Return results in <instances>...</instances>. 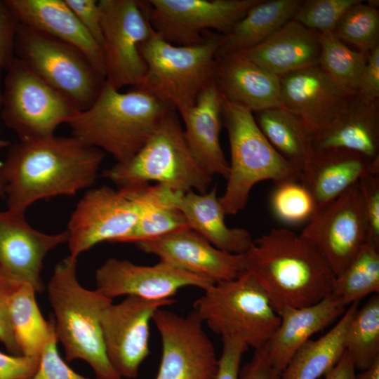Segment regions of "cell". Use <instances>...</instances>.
<instances>
[{
    "instance_id": "15",
    "label": "cell",
    "mask_w": 379,
    "mask_h": 379,
    "mask_svg": "<svg viewBox=\"0 0 379 379\" xmlns=\"http://www.w3.org/2000/svg\"><path fill=\"white\" fill-rule=\"evenodd\" d=\"M152 321L162 347L155 379H215L218 359L203 322L194 311L183 317L161 308Z\"/></svg>"
},
{
    "instance_id": "18",
    "label": "cell",
    "mask_w": 379,
    "mask_h": 379,
    "mask_svg": "<svg viewBox=\"0 0 379 379\" xmlns=\"http://www.w3.org/2000/svg\"><path fill=\"white\" fill-rule=\"evenodd\" d=\"M135 244L159 261L214 284L234 279L246 271L245 254L224 252L190 228Z\"/></svg>"
},
{
    "instance_id": "49",
    "label": "cell",
    "mask_w": 379,
    "mask_h": 379,
    "mask_svg": "<svg viewBox=\"0 0 379 379\" xmlns=\"http://www.w3.org/2000/svg\"><path fill=\"white\" fill-rule=\"evenodd\" d=\"M355 369L350 354L345 350L336 365L319 379H355Z\"/></svg>"
},
{
    "instance_id": "4",
    "label": "cell",
    "mask_w": 379,
    "mask_h": 379,
    "mask_svg": "<svg viewBox=\"0 0 379 379\" xmlns=\"http://www.w3.org/2000/svg\"><path fill=\"white\" fill-rule=\"evenodd\" d=\"M77 258L69 255L61 260L47 286L58 341L67 361H85L97 379H121L107 359L100 324L103 310L113 300L96 289L83 287L77 279Z\"/></svg>"
},
{
    "instance_id": "46",
    "label": "cell",
    "mask_w": 379,
    "mask_h": 379,
    "mask_svg": "<svg viewBox=\"0 0 379 379\" xmlns=\"http://www.w3.org/2000/svg\"><path fill=\"white\" fill-rule=\"evenodd\" d=\"M356 95L366 102L379 100V46L368 54Z\"/></svg>"
},
{
    "instance_id": "13",
    "label": "cell",
    "mask_w": 379,
    "mask_h": 379,
    "mask_svg": "<svg viewBox=\"0 0 379 379\" xmlns=\"http://www.w3.org/2000/svg\"><path fill=\"white\" fill-rule=\"evenodd\" d=\"M138 215L133 190H114L106 185L88 189L68 222L69 255L78 258L103 241L121 243L134 228Z\"/></svg>"
},
{
    "instance_id": "17",
    "label": "cell",
    "mask_w": 379,
    "mask_h": 379,
    "mask_svg": "<svg viewBox=\"0 0 379 379\" xmlns=\"http://www.w3.org/2000/svg\"><path fill=\"white\" fill-rule=\"evenodd\" d=\"M95 283V289L110 299L126 295L149 300L173 298L185 287L204 291L214 284L161 261L151 266L140 265L116 258L107 259L97 269Z\"/></svg>"
},
{
    "instance_id": "1",
    "label": "cell",
    "mask_w": 379,
    "mask_h": 379,
    "mask_svg": "<svg viewBox=\"0 0 379 379\" xmlns=\"http://www.w3.org/2000/svg\"><path fill=\"white\" fill-rule=\"evenodd\" d=\"M105 156L72 135L10 144L0 169L7 210L25 214L40 199L91 188Z\"/></svg>"
},
{
    "instance_id": "37",
    "label": "cell",
    "mask_w": 379,
    "mask_h": 379,
    "mask_svg": "<svg viewBox=\"0 0 379 379\" xmlns=\"http://www.w3.org/2000/svg\"><path fill=\"white\" fill-rule=\"evenodd\" d=\"M366 54L379 46V9L361 0L342 16L333 32Z\"/></svg>"
},
{
    "instance_id": "26",
    "label": "cell",
    "mask_w": 379,
    "mask_h": 379,
    "mask_svg": "<svg viewBox=\"0 0 379 379\" xmlns=\"http://www.w3.org/2000/svg\"><path fill=\"white\" fill-rule=\"evenodd\" d=\"M312 145L314 150L342 148L379 158V100L348 96L337 116L313 135Z\"/></svg>"
},
{
    "instance_id": "45",
    "label": "cell",
    "mask_w": 379,
    "mask_h": 379,
    "mask_svg": "<svg viewBox=\"0 0 379 379\" xmlns=\"http://www.w3.org/2000/svg\"><path fill=\"white\" fill-rule=\"evenodd\" d=\"M78 20L101 45L102 34L99 4L95 0H65Z\"/></svg>"
},
{
    "instance_id": "31",
    "label": "cell",
    "mask_w": 379,
    "mask_h": 379,
    "mask_svg": "<svg viewBox=\"0 0 379 379\" xmlns=\"http://www.w3.org/2000/svg\"><path fill=\"white\" fill-rule=\"evenodd\" d=\"M358 307L359 302L351 304L326 334L302 345L281 373V379H319L333 368L345 350L346 333Z\"/></svg>"
},
{
    "instance_id": "9",
    "label": "cell",
    "mask_w": 379,
    "mask_h": 379,
    "mask_svg": "<svg viewBox=\"0 0 379 379\" xmlns=\"http://www.w3.org/2000/svg\"><path fill=\"white\" fill-rule=\"evenodd\" d=\"M14 55L79 111L93 104L105 81L79 50L20 23Z\"/></svg>"
},
{
    "instance_id": "40",
    "label": "cell",
    "mask_w": 379,
    "mask_h": 379,
    "mask_svg": "<svg viewBox=\"0 0 379 379\" xmlns=\"http://www.w3.org/2000/svg\"><path fill=\"white\" fill-rule=\"evenodd\" d=\"M58 339L53 332L39 357L38 368L30 379H91L72 369L60 355Z\"/></svg>"
},
{
    "instance_id": "21",
    "label": "cell",
    "mask_w": 379,
    "mask_h": 379,
    "mask_svg": "<svg viewBox=\"0 0 379 379\" xmlns=\"http://www.w3.org/2000/svg\"><path fill=\"white\" fill-rule=\"evenodd\" d=\"M368 175H379V158L347 149H324L314 150L300 182L312 196L314 213Z\"/></svg>"
},
{
    "instance_id": "7",
    "label": "cell",
    "mask_w": 379,
    "mask_h": 379,
    "mask_svg": "<svg viewBox=\"0 0 379 379\" xmlns=\"http://www.w3.org/2000/svg\"><path fill=\"white\" fill-rule=\"evenodd\" d=\"M225 35L212 31L193 46L171 44L152 29L140 47L147 72L140 87L153 93L178 113L192 107L212 79L218 50Z\"/></svg>"
},
{
    "instance_id": "35",
    "label": "cell",
    "mask_w": 379,
    "mask_h": 379,
    "mask_svg": "<svg viewBox=\"0 0 379 379\" xmlns=\"http://www.w3.org/2000/svg\"><path fill=\"white\" fill-rule=\"evenodd\" d=\"M379 293V248L365 243L336 277L331 295L346 307Z\"/></svg>"
},
{
    "instance_id": "23",
    "label": "cell",
    "mask_w": 379,
    "mask_h": 379,
    "mask_svg": "<svg viewBox=\"0 0 379 379\" xmlns=\"http://www.w3.org/2000/svg\"><path fill=\"white\" fill-rule=\"evenodd\" d=\"M222 96L213 79L199 92L194 105L180 113L187 145L198 164L213 177L225 180L230 172L220 142Z\"/></svg>"
},
{
    "instance_id": "3",
    "label": "cell",
    "mask_w": 379,
    "mask_h": 379,
    "mask_svg": "<svg viewBox=\"0 0 379 379\" xmlns=\"http://www.w3.org/2000/svg\"><path fill=\"white\" fill-rule=\"evenodd\" d=\"M171 109L142 87L121 92L105 81L93 104L67 124L72 136L123 163L143 147Z\"/></svg>"
},
{
    "instance_id": "16",
    "label": "cell",
    "mask_w": 379,
    "mask_h": 379,
    "mask_svg": "<svg viewBox=\"0 0 379 379\" xmlns=\"http://www.w3.org/2000/svg\"><path fill=\"white\" fill-rule=\"evenodd\" d=\"M175 301L126 296L121 302H112L105 308L100 319L104 346L111 366L121 379L138 377L142 363L150 354V321L158 310Z\"/></svg>"
},
{
    "instance_id": "2",
    "label": "cell",
    "mask_w": 379,
    "mask_h": 379,
    "mask_svg": "<svg viewBox=\"0 0 379 379\" xmlns=\"http://www.w3.org/2000/svg\"><path fill=\"white\" fill-rule=\"evenodd\" d=\"M248 272L278 312L331 295L336 276L319 251L300 234L274 228L253 240L245 253Z\"/></svg>"
},
{
    "instance_id": "5",
    "label": "cell",
    "mask_w": 379,
    "mask_h": 379,
    "mask_svg": "<svg viewBox=\"0 0 379 379\" xmlns=\"http://www.w3.org/2000/svg\"><path fill=\"white\" fill-rule=\"evenodd\" d=\"M101 175L119 190L135 189L154 181L181 193L206 192L213 180L192 155L173 109L131 159L116 163Z\"/></svg>"
},
{
    "instance_id": "34",
    "label": "cell",
    "mask_w": 379,
    "mask_h": 379,
    "mask_svg": "<svg viewBox=\"0 0 379 379\" xmlns=\"http://www.w3.org/2000/svg\"><path fill=\"white\" fill-rule=\"evenodd\" d=\"M318 65L347 96L356 95L368 54L353 50L333 32L321 33Z\"/></svg>"
},
{
    "instance_id": "43",
    "label": "cell",
    "mask_w": 379,
    "mask_h": 379,
    "mask_svg": "<svg viewBox=\"0 0 379 379\" xmlns=\"http://www.w3.org/2000/svg\"><path fill=\"white\" fill-rule=\"evenodd\" d=\"M222 347L215 379H239L241 361L248 346L241 339L223 336Z\"/></svg>"
},
{
    "instance_id": "33",
    "label": "cell",
    "mask_w": 379,
    "mask_h": 379,
    "mask_svg": "<svg viewBox=\"0 0 379 379\" xmlns=\"http://www.w3.org/2000/svg\"><path fill=\"white\" fill-rule=\"evenodd\" d=\"M36 293L30 284L22 283L11 298L9 315L20 354L39 359L55 326L54 320L46 321L42 316Z\"/></svg>"
},
{
    "instance_id": "30",
    "label": "cell",
    "mask_w": 379,
    "mask_h": 379,
    "mask_svg": "<svg viewBox=\"0 0 379 379\" xmlns=\"http://www.w3.org/2000/svg\"><path fill=\"white\" fill-rule=\"evenodd\" d=\"M303 0H260L225 35L216 57L239 53L266 40L293 19Z\"/></svg>"
},
{
    "instance_id": "20",
    "label": "cell",
    "mask_w": 379,
    "mask_h": 379,
    "mask_svg": "<svg viewBox=\"0 0 379 379\" xmlns=\"http://www.w3.org/2000/svg\"><path fill=\"white\" fill-rule=\"evenodd\" d=\"M282 107L315 135L340 112L346 95L317 65L279 77Z\"/></svg>"
},
{
    "instance_id": "19",
    "label": "cell",
    "mask_w": 379,
    "mask_h": 379,
    "mask_svg": "<svg viewBox=\"0 0 379 379\" xmlns=\"http://www.w3.org/2000/svg\"><path fill=\"white\" fill-rule=\"evenodd\" d=\"M67 238V230L46 234L32 227L25 214L0 211V270L18 281L30 284L36 293L43 292L44 259Z\"/></svg>"
},
{
    "instance_id": "27",
    "label": "cell",
    "mask_w": 379,
    "mask_h": 379,
    "mask_svg": "<svg viewBox=\"0 0 379 379\" xmlns=\"http://www.w3.org/2000/svg\"><path fill=\"white\" fill-rule=\"evenodd\" d=\"M345 311V307L331 295L309 306L281 310L279 324L267 343L269 359L277 372L281 374L302 345Z\"/></svg>"
},
{
    "instance_id": "25",
    "label": "cell",
    "mask_w": 379,
    "mask_h": 379,
    "mask_svg": "<svg viewBox=\"0 0 379 379\" xmlns=\"http://www.w3.org/2000/svg\"><path fill=\"white\" fill-rule=\"evenodd\" d=\"M320 35L293 18L259 45L237 54L280 77L318 65Z\"/></svg>"
},
{
    "instance_id": "10",
    "label": "cell",
    "mask_w": 379,
    "mask_h": 379,
    "mask_svg": "<svg viewBox=\"0 0 379 379\" xmlns=\"http://www.w3.org/2000/svg\"><path fill=\"white\" fill-rule=\"evenodd\" d=\"M5 70L0 120L19 141L51 137L59 125L67 124L79 111L16 57Z\"/></svg>"
},
{
    "instance_id": "48",
    "label": "cell",
    "mask_w": 379,
    "mask_h": 379,
    "mask_svg": "<svg viewBox=\"0 0 379 379\" xmlns=\"http://www.w3.org/2000/svg\"><path fill=\"white\" fill-rule=\"evenodd\" d=\"M239 379H281L269 359L267 344L255 350L251 359L240 368Z\"/></svg>"
},
{
    "instance_id": "51",
    "label": "cell",
    "mask_w": 379,
    "mask_h": 379,
    "mask_svg": "<svg viewBox=\"0 0 379 379\" xmlns=\"http://www.w3.org/2000/svg\"><path fill=\"white\" fill-rule=\"evenodd\" d=\"M10 144L11 143H10L9 141H7V140H3V139H0V149H1L3 148L8 147ZM1 162L0 161V168H1Z\"/></svg>"
},
{
    "instance_id": "44",
    "label": "cell",
    "mask_w": 379,
    "mask_h": 379,
    "mask_svg": "<svg viewBox=\"0 0 379 379\" xmlns=\"http://www.w3.org/2000/svg\"><path fill=\"white\" fill-rule=\"evenodd\" d=\"M18 24L5 0H0V111L2 98L1 72L6 69L15 57L14 44Z\"/></svg>"
},
{
    "instance_id": "41",
    "label": "cell",
    "mask_w": 379,
    "mask_h": 379,
    "mask_svg": "<svg viewBox=\"0 0 379 379\" xmlns=\"http://www.w3.org/2000/svg\"><path fill=\"white\" fill-rule=\"evenodd\" d=\"M367 220L366 243L379 248V175H368L359 180Z\"/></svg>"
},
{
    "instance_id": "47",
    "label": "cell",
    "mask_w": 379,
    "mask_h": 379,
    "mask_svg": "<svg viewBox=\"0 0 379 379\" xmlns=\"http://www.w3.org/2000/svg\"><path fill=\"white\" fill-rule=\"evenodd\" d=\"M39 359L24 355L5 354L0 351V379H30Z\"/></svg>"
},
{
    "instance_id": "29",
    "label": "cell",
    "mask_w": 379,
    "mask_h": 379,
    "mask_svg": "<svg viewBox=\"0 0 379 379\" xmlns=\"http://www.w3.org/2000/svg\"><path fill=\"white\" fill-rule=\"evenodd\" d=\"M131 190L138 202L139 215L134 228L121 243L136 244L190 228L178 207L182 193L160 184Z\"/></svg>"
},
{
    "instance_id": "28",
    "label": "cell",
    "mask_w": 379,
    "mask_h": 379,
    "mask_svg": "<svg viewBox=\"0 0 379 379\" xmlns=\"http://www.w3.org/2000/svg\"><path fill=\"white\" fill-rule=\"evenodd\" d=\"M178 207L190 230L217 248L231 254H245L253 239L241 227H229L217 195V187L204 193L189 191L180 195Z\"/></svg>"
},
{
    "instance_id": "8",
    "label": "cell",
    "mask_w": 379,
    "mask_h": 379,
    "mask_svg": "<svg viewBox=\"0 0 379 379\" xmlns=\"http://www.w3.org/2000/svg\"><path fill=\"white\" fill-rule=\"evenodd\" d=\"M215 334L241 339L258 349L277 330L280 318L267 296L247 271L215 283L193 302V310Z\"/></svg>"
},
{
    "instance_id": "32",
    "label": "cell",
    "mask_w": 379,
    "mask_h": 379,
    "mask_svg": "<svg viewBox=\"0 0 379 379\" xmlns=\"http://www.w3.org/2000/svg\"><path fill=\"white\" fill-rule=\"evenodd\" d=\"M255 120L275 150L300 173L313 153V134L294 114L283 107L254 112Z\"/></svg>"
},
{
    "instance_id": "6",
    "label": "cell",
    "mask_w": 379,
    "mask_h": 379,
    "mask_svg": "<svg viewBox=\"0 0 379 379\" xmlns=\"http://www.w3.org/2000/svg\"><path fill=\"white\" fill-rule=\"evenodd\" d=\"M222 99V121L228 135L231 161L225 191L219 200L226 215H235L245 208L258 182L270 180L279 186L298 182L300 173L269 142L251 111Z\"/></svg>"
},
{
    "instance_id": "24",
    "label": "cell",
    "mask_w": 379,
    "mask_h": 379,
    "mask_svg": "<svg viewBox=\"0 0 379 379\" xmlns=\"http://www.w3.org/2000/svg\"><path fill=\"white\" fill-rule=\"evenodd\" d=\"M212 79L224 99L253 113L282 107L279 77L238 54L216 57Z\"/></svg>"
},
{
    "instance_id": "38",
    "label": "cell",
    "mask_w": 379,
    "mask_h": 379,
    "mask_svg": "<svg viewBox=\"0 0 379 379\" xmlns=\"http://www.w3.org/2000/svg\"><path fill=\"white\" fill-rule=\"evenodd\" d=\"M361 0H303L293 19L319 33L333 32L345 13Z\"/></svg>"
},
{
    "instance_id": "42",
    "label": "cell",
    "mask_w": 379,
    "mask_h": 379,
    "mask_svg": "<svg viewBox=\"0 0 379 379\" xmlns=\"http://www.w3.org/2000/svg\"><path fill=\"white\" fill-rule=\"evenodd\" d=\"M21 284L0 270V343L14 355L21 354L11 324L9 304L13 292Z\"/></svg>"
},
{
    "instance_id": "50",
    "label": "cell",
    "mask_w": 379,
    "mask_h": 379,
    "mask_svg": "<svg viewBox=\"0 0 379 379\" xmlns=\"http://www.w3.org/2000/svg\"><path fill=\"white\" fill-rule=\"evenodd\" d=\"M355 379H379V358L368 368L356 374Z\"/></svg>"
},
{
    "instance_id": "12",
    "label": "cell",
    "mask_w": 379,
    "mask_h": 379,
    "mask_svg": "<svg viewBox=\"0 0 379 379\" xmlns=\"http://www.w3.org/2000/svg\"><path fill=\"white\" fill-rule=\"evenodd\" d=\"M105 81L117 90L141 86L147 72L140 47L152 27L137 0L98 1Z\"/></svg>"
},
{
    "instance_id": "11",
    "label": "cell",
    "mask_w": 379,
    "mask_h": 379,
    "mask_svg": "<svg viewBox=\"0 0 379 379\" xmlns=\"http://www.w3.org/2000/svg\"><path fill=\"white\" fill-rule=\"evenodd\" d=\"M154 32L167 42L193 46L206 32L228 34L260 0L139 1Z\"/></svg>"
},
{
    "instance_id": "14",
    "label": "cell",
    "mask_w": 379,
    "mask_h": 379,
    "mask_svg": "<svg viewBox=\"0 0 379 379\" xmlns=\"http://www.w3.org/2000/svg\"><path fill=\"white\" fill-rule=\"evenodd\" d=\"M367 231L359 181L314 212L300 235L319 251L337 277L366 243Z\"/></svg>"
},
{
    "instance_id": "36",
    "label": "cell",
    "mask_w": 379,
    "mask_h": 379,
    "mask_svg": "<svg viewBox=\"0 0 379 379\" xmlns=\"http://www.w3.org/2000/svg\"><path fill=\"white\" fill-rule=\"evenodd\" d=\"M345 350L356 369L364 371L379 358V295L358 309L347 328Z\"/></svg>"
},
{
    "instance_id": "22",
    "label": "cell",
    "mask_w": 379,
    "mask_h": 379,
    "mask_svg": "<svg viewBox=\"0 0 379 379\" xmlns=\"http://www.w3.org/2000/svg\"><path fill=\"white\" fill-rule=\"evenodd\" d=\"M18 23L79 50L105 79L101 45L88 32L65 0H5Z\"/></svg>"
},
{
    "instance_id": "39",
    "label": "cell",
    "mask_w": 379,
    "mask_h": 379,
    "mask_svg": "<svg viewBox=\"0 0 379 379\" xmlns=\"http://www.w3.org/2000/svg\"><path fill=\"white\" fill-rule=\"evenodd\" d=\"M272 205L275 215L280 220L290 223L308 220L314 211L311 194L298 182L277 186Z\"/></svg>"
}]
</instances>
